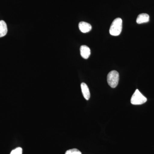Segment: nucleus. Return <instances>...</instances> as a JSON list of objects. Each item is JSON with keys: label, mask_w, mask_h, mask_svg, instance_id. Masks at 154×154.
<instances>
[{"label": "nucleus", "mask_w": 154, "mask_h": 154, "mask_svg": "<svg viewBox=\"0 0 154 154\" xmlns=\"http://www.w3.org/2000/svg\"><path fill=\"white\" fill-rule=\"evenodd\" d=\"M8 32V28L6 22L3 20L0 21V38L5 36Z\"/></svg>", "instance_id": "8"}, {"label": "nucleus", "mask_w": 154, "mask_h": 154, "mask_svg": "<svg viewBox=\"0 0 154 154\" xmlns=\"http://www.w3.org/2000/svg\"><path fill=\"white\" fill-rule=\"evenodd\" d=\"M122 28V21L121 18H116L113 20L110 26L109 32L113 36H119L121 33Z\"/></svg>", "instance_id": "1"}, {"label": "nucleus", "mask_w": 154, "mask_h": 154, "mask_svg": "<svg viewBox=\"0 0 154 154\" xmlns=\"http://www.w3.org/2000/svg\"><path fill=\"white\" fill-rule=\"evenodd\" d=\"M79 28L83 33H88L92 29V26L87 22H80L79 25Z\"/></svg>", "instance_id": "5"}, {"label": "nucleus", "mask_w": 154, "mask_h": 154, "mask_svg": "<svg viewBox=\"0 0 154 154\" xmlns=\"http://www.w3.org/2000/svg\"><path fill=\"white\" fill-rule=\"evenodd\" d=\"M82 93L84 98L87 100H89L91 97L90 90L87 84L85 83H82L81 85Z\"/></svg>", "instance_id": "6"}, {"label": "nucleus", "mask_w": 154, "mask_h": 154, "mask_svg": "<svg viewBox=\"0 0 154 154\" xmlns=\"http://www.w3.org/2000/svg\"><path fill=\"white\" fill-rule=\"evenodd\" d=\"M149 20V17L148 14H140L137 19L136 22L137 24H142L143 23H146Z\"/></svg>", "instance_id": "7"}, {"label": "nucleus", "mask_w": 154, "mask_h": 154, "mask_svg": "<svg viewBox=\"0 0 154 154\" xmlns=\"http://www.w3.org/2000/svg\"><path fill=\"white\" fill-rule=\"evenodd\" d=\"M22 149L21 147H18L13 150L10 154H22Z\"/></svg>", "instance_id": "10"}, {"label": "nucleus", "mask_w": 154, "mask_h": 154, "mask_svg": "<svg viewBox=\"0 0 154 154\" xmlns=\"http://www.w3.org/2000/svg\"><path fill=\"white\" fill-rule=\"evenodd\" d=\"M91 49L88 46L83 45L80 48V54L83 58L87 59L91 55Z\"/></svg>", "instance_id": "4"}, {"label": "nucleus", "mask_w": 154, "mask_h": 154, "mask_svg": "<svg viewBox=\"0 0 154 154\" xmlns=\"http://www.w3.org/2000/svg\"><path fill=\"white\" fill-rule=\"evenodd\" d=\"M82 152L76 149H71L66 152L65 154H82Z\"/></svg>", "instance_id": "9"}, {"label": "nucleus", "mask_w": 154, "mask_h": 154, "mask_svg": "<svg viewBox=\"0 0 154 154\" xmlns=\"http://www.w3.org/2000/svg\"><path fill=\"white\" fill-rule=\"evenodd\" d=\"M119 74L116 71L110 72L107 76V82L111 88H116L118 85L119 81Z\"/></svg>", "instance_id": "3"}, {"label": "nucleus", "mask_w": 154, "mask_h": 154, "mask_svg": "<svg viewBox=\"0 0 154 154\" xmlns=\"http://www.w3.org/2000/svg\"><path fill=\"white\" fill-rule=\"evenodd\" d=\"M147 101V99L137 89L132 95L131 99V102L134 105H140L144 104Z\"/></svg>", "instance_id": "2"}]
</instances>
